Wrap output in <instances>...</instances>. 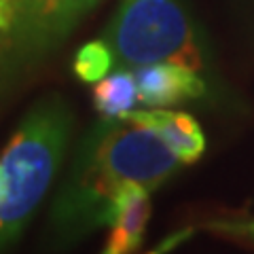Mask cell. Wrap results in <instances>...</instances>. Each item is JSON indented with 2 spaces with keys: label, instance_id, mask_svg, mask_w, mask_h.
<instances>
[{
  "label": "cell",
  "instance_id": "277c9868",
  "mask_svg": "<svg viewBox=\"0 0 254 254\" xmlns=\"http://www.w3.org/2000/svg\"><path fill=\"white\" fill-rule=\"evenodd\" d=\"M100 0H13L6 49L28 60L62 43Z\"/></svg>",
  "mask_w": 254,
  "mask_h": 254
},
{
  "label": "cell",
  "instance_id": "7c38bea8",
  "mask_svg": "<svg viewBox=\"0 0 254 254\" xmlns=\"http://www.w3.org/2000/svg\"><path fill=\"white\" fill-rule=\"evenodd\" d=\"M13 28V0H0V53L6 49Z\"/></svg>",
  "mask_w": 254,
  "mask_h": 254
},
{
  "label": "cell",
  "instance_id": "8992f818",
  "mask_svg": "<svg viewBox=\"0 0 254 254\" xmlns=\"http://www.w3.org/2000/svg\"><path fill=\"white\" fill-rule=\"evenodd\" d=\"M123 117L155 131L182 163H195L205 150V136L201 131V125L187 113H176V110H165V108H148V110H129Z\"/></svg>",
  "mask_w": 254,
  "mask_h": 254
},
{
  "label": "cell",
  "instance_id": "6da1fadb",
  "mask_svg": "<svg viewBox=\"0 0 254 254\" xmlns=\"http://www.w3.org/2000/svg\"><path fill=\"white\" fill-rule=\"evenodd\" d=\"M182 165L165 142L125 117L98 121L78 146L72 168L51 208V229L60 240H76L108 227L117 195L125 185L155 190Z\"/></svg>",
  "mask_w": 254,
  "mask_h": 254
},
{
  "label": "cell",
  "instance_id": "5b68a950",
  "mask_svg": "<svg viewBox=\"0 0 254 254\" xmlns=\"http://www.w3.org/2000/svg\"><path fill=\"white\" fill-rule=\"evenodd\" d=\"M138 83V102L148 108H165L201 98L205 83L197 70L180 64H148L133 70Z\"/></svg>",
  "mask_w": 254,
  "mask_h": 254
},
{
  "label": "cell",
  "instance_id": "9c48e42d",
  "mask_svg": "<svg viewBox=\"0 0 254 254\" xmlns=\"http://www.w3.org/2000/svg\"><path fill=\"white\" fill-rule=\"evenodd\" d=\"M117 66L115 53L110 49V45L102 38V41H91L83 45L78 53L74 55V74L85 83H98L104 76L113 72Z\"/></svg>",
  "mask_w": 254,
  "mask_h": 254
},
{
  "label": "cell",
  "instance_id": "30bf717a",
  "mask_svg": "<svg viewBox=\"0 0 254 254\" xmlns=\"http://www.w3.org/2000/svg\"><path fill=\"white\" fill-rule=\"evenodd\" d=\"M212 229L218 233L237 237L248 244H254V218H244V220H216L212 222Z\"/></svg>",
  "mask_w": 254,
  "mask_h": 254
},
{
  "label": "cell",
  "instance_id": "7a4b0ae2",
  "mask_svg": "<svg viewBox=\"0 0 254 254\" xmlns=\"http://www.w3.org/2000/svg\"><path fill=\"white\" fill-rule=\"evenodd\" d=\"M72 115L60 98L41 100L21 119L0 157V248L41 205L66 153Z\"/></svg>",
  "mask_w": 254,
  "mask_h": 254
},
{
  "label": "cell",
  "instance_id": "3957f363",
  "mask_svg": "<svg viewBox=\"0 0 254 254\" xmlns=\"http://www.w3.org/2000/svg\"><path fill=\"white\" fill-rule=\"evenodd\" d=\"M121 68L148 64H180L203 68V53L193 23L178 0H121L104 32Z\"/></svg>",
  "mask_w": 254,
  "mask_h": 254
},
{
  "label": "cell",
  "instance_id": "52a82bcc",
  "mask_svg": "<svg viewBox=\"0 0 254 254\" xmlns=\"http://www.w3.org/2000/svg\"><path fill=\"white\" fill-rule=\"evenodd\" d=\"M150 218V189L125 185L117 195L108 227L113 229L108 246L119 254H131L142 246L146 222Z\"/></svg>",
  "mask_w": 254,
  "mask_h": 254
},
{
  "label": "cell",
  "instance_id": "8fae6325",
  "mask_svg": "<svg viewBox=\"0 0 254 254\" xmlns=\"http://www.w3.org/2000/svg\"><path fill=\"white\" fill-rule=\"evenodd\" d=\"M190 235H193V229H182V231H178V233L170 235L168 240L161 242V244H159L153 252H148V254H170L174 248H176V246H180V244L185 242V240H189ZM102 254H119V252L113 248V246H106L104 252H102Z\"/></svg>",
  "mask_w": 254,
  "mask_h": 254
},
{
  "label": "cell",
  "instance_id": "ba28073f",
  "mask_svg": "<svg viewBox=\"0 0 254 254\" xmlns=\"http://www.w3.org/2000/svg\"><path fill=\"white\" fill-rule=\"evenodd\" d=\"M138 102V83L136 74L129 68H119L110 72L102 81L95 83L93 89V104L102 113V117H123L133 110Z\"/></svg>",
  "mask_w": 254,
  "mask_h": 254
}]
</instances>
